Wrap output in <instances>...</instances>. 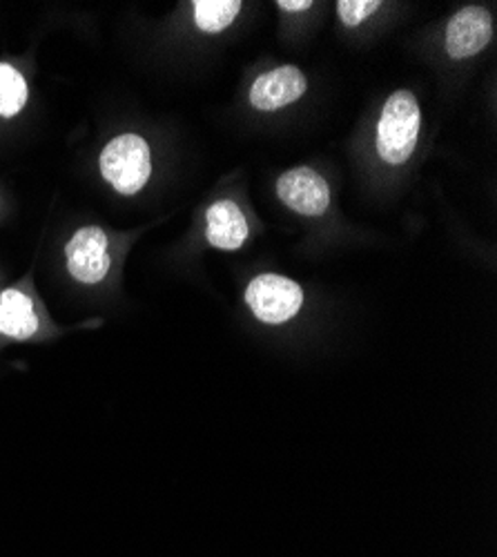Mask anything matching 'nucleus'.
I'll use <instances>...</instances> for the list:
<instances>
[{
  "label": "nucleus",
  "mask_w": 497,
  "mask_h": 557,
  "mask_svg": "<svg viewBox=\"0 0 497 557\" xmlns=\"http://www.w3.org/2000/svg\"><path fill=\"white\" fill-rule=\"evenodd\" d=\"M308 89L303 72L295 65H282L259 76L250 87V103L261 112H275L299 101Z\"/></svg>",
  "instance_id": "7"
},
{
  "label": "nucleus",
  "mask_w": 497,
  "mask_h": 557,
  "mask_svg": "<svg viewBox=\"0 0 497 557\" xmlns=\"http://www.w3.org/2000/svg\"><path fill=\"white\" fill-rule=\"evenodd\" d=\"M101 172L121 195H137L152 174L150 148L139 134H121L101 152Z\"/></svg>",
  "instance_id": "2"
},
{
  "label": "nucleus",
  "mask_w": 497,
  "mask_h": 557,
  "mask_svg": "<svg viewBox=\"0 0 497 557\" xmlns=\"http://www.w3.org/2000/svg\"><path fill=\"white\" fill-rule=\"evenodd\" d=\"M206 237L219 250H239L248 239V221L237 203L219 201L210 206Z\"/></svg>",
  "instance_id": "8"
},
{
  "label": "nucleus",
  "mask_w": 497,
  "mask_h": 557,
  "mask_svg": "<svg viewBox=\"0 0 497 557\" xmlns=\"http://www.w3.org/2000/svg\"><path fill=\"white\" fill-rule=\"evenodd\" d=\"M382 8L380 0H339L337 14L346 27H357Z\"/></svg>",
  "instance_id": "12"
},
{
  "label": "nucleus",
  "mask_w": 497,
  "mask_h": 557,
  "mask_svg": "<svg viewBox=\"0 0 497 557\" xmlns=\"http://www.w3.org/2000/svg\"><path fill=\"white\" fill-rule=\"evenodd\" d=\"M277 8H282L284 12H306L308 8H312L310 0H279Z\"/></svg>",
  "instance_id": "13"
},
{
  "label": "nucleus",
  "mask_w": 497,
  "mask_h": 557,
  "mask_svg": "<svg viewBox=\"0 0 497 557\" xmlns=\"http://www.w3.org/2000/svg\"><path fill=\"white\" fill-rule=\"evenodd\" d=\"M112 257L108 252V235L101 227H80L67 244V268L80 284H97L108 274Z\"/></svg>",
  "instance_id": "4"
},
{
  "label": "nucleus",
  "mask_w": 497,
  "mask_h": 557,
  "mask_svg": "<svg viewBox=\"0 0 497 557\" xmlns=\"http://www.w3.org/2000/svg\"><path fill=\"white\" fill-rule=\"evenodd\" d=\"M38 329L32 299L21 290L0 295V333L12 339H29Z\"/></svg>",
  "instance_id": "9"
},
{
  "label": "nucleus",
  "mask_w": 497,
  "mask_h": 557,
  "mask_svg": "<svg viewBox=\"0 0 497 557\" xmlns=\"http://www.w3.org/2000/svg\"><path fill=\"white\" fill-rule=\"evenodd\" d=\"M246 301L259 321L284 323L301 310L303 293L293 278L279 274H259L246 290Z\"/></svg>",
  "instance_id": "3"
},
{
  "label": "nucleus",
  "mask_w": 497,
  "mask_h": 557,
  "mask_svg": "<svg viewBox=\"0 0 497 557\" xmlns=\"http://www.w3.org/2000/svg\"><path fill=\"white\" fill-rule=\"evenodd\" d=\"M27 103V83L10 63H0V116H16Z\"/></svg>",
  "instance_id": "11"
},
{
  "label": "nucleus",
  "mask_w": 497,
  "mask_h": 557,
  "mask_svg": "<svg viewBox=\"0 0 497 557\" xmlns=\"http://www.w3.org/2000/svg\"><path fill=\"white\" fill-rule=\"evenodd\" d=\"M277 197L303 216H320L331 206L328 183L312 168H295L277 181Z\"/></svg>",
  "instance_id": "5"
},
{
  "label": "nucleus",
  "mask_w": 497,
  "mask_h": 557,
  "mask_svg": "<svg viewBox=\"0 0 497 557\" xmlns=\"http://www.w3.org/2000/svg\"><path fill=\"white\" fill-rule=\"evenodd\" d=\"M422 112L413 91L399 89L388 97L377 123V154L388 165L409 161L418 148Z\"/></svg>",
  "instance_id": "1"
},
{
  "label": "nucleus",
  "mask_w": 497,
  "mask_h": 557,
  "mask_svg": "<svg viewBox=\"0 0 497 557\" xmlns=\"http://www.w3.org/2000/svg\"><path fill=\"white\" fill-rule=\"evenodd\" d=\"M493 38V18L484 8L469 5L460 10L446 27V52L450 59H471L480 54Z\"/></svg>",
  "instance_id": "6"
},
{
  "label": "nucleus",
  "mask_w": 497,
  "mask_h": 557,
  "mask_svg": "<svg viewBox=\"0 0 497 557\" xmlns=\"http://www.w3.org/2000/svg\"><path fill=\"white\" fill-rule=\"evenodd\" d=\"M241 3L239 0H197L195 3V21L201 32L216 34L225 27H231L239 16Z\"/></svg>",
  "instance_id": "10"
}]
</instances>
